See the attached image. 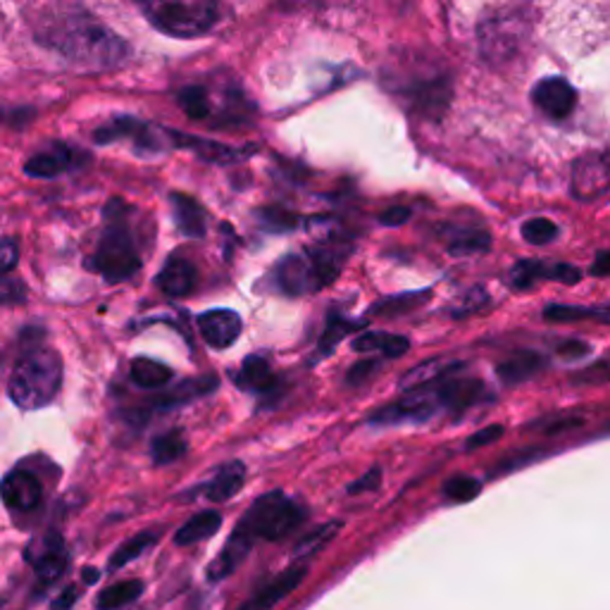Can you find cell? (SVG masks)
Here are the masks:
<instances>
[{
	"mask_svg": "<svg viewBox=\"0 0 610 610\" xmlns=\"http://www.w3.org/2000/svg\"><path fill=\"white\" fill-rule=\"evenodd\" d=\"M48 43L69 60L96 67L115 65L127 53V46L119 41V36L91 17H67L55 24L48 34Z\"/></svg>",
	"mask_w": 610,
	"mask_h": 610,
	"instance_id": "6da1fadb",
	"label": "cell"
},
{
	"mask_svg": "<svg viewBox=\"0 0 610 610\" xmlns=\"http://www.w3.org/2000/svg\"><path fill=\"white\" fill-rule=\"evenodd\" d=\"M63 384V360L55 351H31L12 370L10 401L22 410H39L51 404Z\"/></svg>",
	"mask_w": 610,
	"mask_h": 610,
	"instance_id": "7a4b0ae2",
	"label": "cell"
},
{
	"mask_svg": "<svg viewBox=\"0 0 610 610\" xmlns=\"http://www.w3.org/2000/svg\"><path fill=\"white\" fill-rule=\"evenodd\" d=\"M89 267L103 275L107 284L125 282V279L139 272L141 258L125 217H122L119 201L107 205V227L99 241V249H96L93 258L89 260Z\"/></svg>",
	"mask_w": 610,
	"mask_h": 610,
	"instance_id": "3957f363",
	"label": "cell"
},
{
	"mask_svg": "<svg viewBox=\"0 0 610 610\" xmlns=\"http://www.w3.org/2000/svg\"><path fill=\"white\" fill-rule=\"evenodd\" d=\"M139 5L157 29L179 39L211 31L217 22V0H139Z\"/></svg>",
	"mask_w": 610,
	"mask_h": 610,
	"instance_id": "277c9868",
	"label": "cell"
},
{
	"mask_svg": "<svg viewBox=\"0 0 610 610\" xmlns=\"http://www.w3.org/2000/svg\"><path fill=\"white\" fill-rule=\"evenodd\" d=\"M303 520L305 512L298 504L291 501L284 494L272 492L260 496L258 501L251 506V510L239 522V528L249 532L253 539L282 542Z\"/></svg>",
	"mask_w": 610,
	"mask_h": 610,
	"instance_id": "5b68a950",
	"label": "cell"
},
{
	"mask_svg": "<svg viewBox=\"0 0 610 610\" xmlns=\"http://www.w3.org/2000/svg\"><path fill=\"white\" fill-rule=\"evenodd\" d=\"M275 282L279 291L287 296H303V294H310V291L322 289L320 277H317L315 263L308 251L287 255V258L277 265Z\"/></svg>",
	"mask_w": 610,
	"mask_h": 610,
	"instance_id": "8992f818",
	"label": "cell"
},
{
	"mask_svg": "<svg viewBox=\"0 0 610 610\" xmlns=\"http://www.w3.org/2000/svg\"><path fill=\"white\" fill-rule=\"evenodd\" d=\"M27 560L34 565L36 575L43 584L55 582L67 570V551L65 542L58 532H46L39 539L27 546Z\"/></svg>",
	"mask_w": 610,
	"mask_h": 610,
	"instance_id": "52a82bcc",
	"label": "cell"
},
{
	"mask_svg": "<svg viewBox=\"0 0 610 610\" xmlns=\"http://www.w3.org/2000/svg\"><path fill=\"white\" fill-rule=\"evenodd\" d=\"M442 408L434 389H420V392H408L406 398H401L398 404L382 408L372 415V422L377 424H392V422H420L432 418V415Z\"/></svg>",
	"mask_w": 610,
	"mask_h": 610,
	"instance_id": "ba28073f",
	"label": "cell"
},
{
	"mask_svg": "<svg viewBox=\"0 0 610 610\" xmlns=\"http://www.w3.org/2000/svg\"><path fill=\"white\" fill-rule=\"evenodd\" d=\"M532 99L534 105L551 119L570 117V113L577 105V93L563 77H551L536 84L532 91Z\"/></svg>",
	"mask_w": 610,
	"mask_h": 610,
	"instance_id": "9c48e42d",
	"label": "cell"
},
{
	"mask_svg": "<svg viewBox=\"0 0 610 610\" xmlns=\"http://www.w3.org/2000/svg\"><path fill=\"white\" fill-rule=\"evenodd\" d=\"M610 189V155H592L575 165L572 191L582 201H592Z\"/></svg>",
	"mask_w": 610,
	"mask_h": 610,
	"instance_id": "30bf717a",
	"label": "cell"
},
{
	"mask_svg": "<svg viewBox=\"0 0 610 610\" xmlns=\"http://www.w3.org/2000/svg\"><path fill=\"white\" fill-rule=\"evenodd\" d=\"M0 498H3V504L12 510L29 512L39 506L43 498L41 482L27 470H12L5 474L3 482H0Z\"/></svg>",
	"mask_w": 610,
	"mask_h": 610,
	"instance_id": "8fae6325",
	"label": "cell"
},
{
	"mask_svg": "<svg viewBox=\"0 0 610 610\" xmlns=\"http://www.w3.org/2000/svg\"><path fill=\"white\" fill-rule=\"evenodd\" d=\"M308 575V565H291L284 572L263 587L258 594L251 596V599L243 603L239 610H272L279 601L287 599L291 592H296L301 587V582Z\"/></svg>",
	"mask_w": 610,
	"mask_h": 610,
	"instance_id": "7c38bea8",
	"label": "cell"
},
{
	"mask_svg": "<svg viewBox=\"0 0 610 610\" xmlns=\"http://www.w3.org/2000/svg\"><path fill=\"white\" fill-rule=\"evenodd\" d=\"M243 322L234 310H207L199 317V332L207 346L229 348L239 339Z\"/></svg>",
	"mask_w": 610,
	"mask_h": 610,
	"instance_id": "4fadbf2b",
	"label": "cell"
},
{
	"mask_svg": "<svg viewBox=\"0 0 610 610\" xmlns=\"http://www.w3.org/2000/svg\"><path fill=\"white\" fill-rule=\"evenodd\" d=\"M466 368V365L458 360L448 358H430L420 365H415L404 377H401V392H420V389H432L439 382L454 377L458 370Z\"/></svg>",
	"mask_w": 610,
	"mask_h": 610,
	"instance_id": "5bb4252c",
	"label": "cell"
},
{
	"mask_svg": "<svg viewBox=\"0 0 610 610\" xmlns=\"http://www.w3.org/2000/svg\"><path fill=\"white\" fill-rule=\"evenodd\" d=\"M253 536L249 532H243L241 528L234 530V534L229 536V542L225 544L223 551L217 554V558L211 563V568H207V580L211 582H223L225 577H229L231 572H234L243 560H246V556L251 554V548H253Z\"/></svg>",
	"mask_w": 610,
	"mask_h": 610,
	"instance_id": "9a60e30c",
	"label": "cell"
},
{
	"mask_svg": "<svg viewBox=\"0 0 610 610\" xmlns=\"http://www.w3.org/2000/svg\"><path fill=\"white\" fill-rule=\"evenodd\" d=\"M520 20L522 17H510L504 15L498 20H492L486 24L484 31H482V48H484V55H508L512 53V48H516L522 41V27H520Z\"/></svg>",
	"mask_w": 610,
	"mask_h": 610,
	"instance_id": "2e32d148",
	"label": "cell"
},
{
	"mask_svg": "<svg viewBox=\"0 0 610 610\" xmlns=\"http://www.w3.org/2000/svg\"><path fill=\"white\" fill-rule=\"evenodd\" d=\"M434 394L439 398V406L448 410H462L478 404L484 398V384L480 380H444L434 386Z\"/></svg>",
	"mask_w": 610,
	"mask_h": 610,
	"instance_id": "e0dca14e",
	"label": "cell"
},
{
	"mask_svg": "<svg viewBox=\"0 0 610 610\" xmlns=\"http://www.w3.org/2000/svg\"><path fill=\"white\" fill-rule=\"evenodd\" d=\"M77 153L65 143H55V145H51V149L36 153L31 161L24 165V169H27L29 177L51 179V177L63 175V173H67V169L75 167L77 165Z\"/></svg>",
	"mask_w": 610,
	"mask_h": 610,
	"instance_id": "ac0fdd59",
	"label": "cell"
},
{
	"mask_svg": "<svg viewBox=\"0 0 610 610\" xmlns=\"http://www.w3.org/2000/svg\"><path fill=\"white\" fill-rule=\"evenodd\" d=\"M196 277L199 275L193 263H189L187 258H169L155 282L165 296L181 298V296H189L193 287H196Z\"/></svg>",
	"mask_w": 610,
	"mask_h": 610,
	"instance_id": "d6986e66",
	"label": "cell"
},
{
	"mask_svg": "<svg viewBox=\"0 0 610 610\" xmlns=\"http://www.w3.org/2000/svg\"><path fill=\"white\" fill-rule=\"evenodd\" d=\"M169 203H173L175 223L181 234L191 237V239H201L207 227V217H205L201 203L193 201L191 196H185V193H173V196H169Z\"/></svg>",
	"mask_w": 610,
	"mask_h": 610,
	"instance_id": "ffe728a7",
	"label": "cell"
},
{
	"mask_svg": "<svg viewBox=\"0 0 610 610\" xmlns=\"http://www.w3.org/2000/svg\"><path fill=\"white\" fill-rule=\"evenodd\" d=\"M243 482H246V466H243L241 460L234 462H227L225 468H219V472L213 478V482L207 484L205 496L211 498L213 504H225L229 498H234Z\"/></svg>",
	"mask_w": 610,
	"mask_h": 610,
	"instance_id": "44dd1931",
	"label": "cell"
},
{
	"mask_svg": "<svg viewBox=\"0 0 610 610\" xmlns=\"http://www.w3.org/2000/svg\"><path fill=\"white\" fill-rule=\"evenodd\" d=\"M542 368H546V360L539 356V353L524 351V353H516V356L506 358L504 363H498L496 374L498 380L506 384H520L532 380L534 374H539Z\"/></svg>",
	"mask_w": 610,
	"mask_h": 610,
	"instance_id": "7402d4cb",
	"label": "cell"
},
{
	"mask_svg": "<svg viewBox=\"0 0 610 610\" xmlns=\"http://www.w3.org/2000/svg\"><path fill=\"white\" fill-rule=\"evenodd\" d=\"M219 524H223V516L217 510H203L199 516H193L187 524H181L179 532L175 534V544L189 546L199 544L203 539H211L213 534H217Z\"/></svg>",
	"mask_w": 610,
	"mask_h": 610,
	"instance_id": "603a6c76",
	"label": "cell"
},
{
	"mask_svg": "<svg viewBox=\"0 0 610 610\" xmlns=\"http://www.w3.org/2000/svg\"><path fill=\"white\" fill-rule=\"evenodd\" d=\"M353 348H356L358 353H384L386 358H401L410 348V341L398 334L365 332L353 341Z\"/></svg>",
	"mask_w": 610,
	"mask_h": 610,
	"instance_id": "cb8c5ba5",
	"label": "cell"
},
{
	"mask_svg": "<svg viewBox=\"0 0 610 610\" xmlns=\"http://www.w3.org/2000/svg\"><path fill=\"white\" fill-rule=\"evenodd\" d=\"M237 382H239L241 389H246V392L267 394L275 386V374H272L270 365H267L265 358L251 356V358L243 360Z\"/></svg>",
	"mask_w": 610,
	"mask_h": 610,
	"instance_id": "d4e9b609",
	"label": "cell"
},
{
	"mask_svg": "<svg viewBox=\"0 0 610 610\" xmlns=\"http://www.w3.org/2000/svg\"><path fill=\"white\" fill-rule=\"evenodd\" d=\"M544 317L551 322L594 320L601 325H610V305H596V308H582V305H548V308H544Z\"/></svg>",
	"mask_w": 610,
	"mask_h": 610,
	"instance_id": "484cf974",
	"label": "cell"
},
{
	"mask_svg": "<svg viewBox=\"0 0 610 610\" xmlns=\"http://www.w3.org/2000/svg\"><path fill=\"white\" fill-rule=\"evenodd\" d=\"M131 382L141 389H161L173 380V370L153 358H137L131 363Z\"/></svg>",
	"mask_w": 610,
	"mask_h": 610,
	"instance_id": "4316f807",
	"label": "cell"
},
{
	"mask_svg": "<svg viewBox=\"0 0 610 610\" xmlns=\"http://www.w3.org/2000/svg\"><path fill=\"white\" fill-rule=\"evenodd\" d=\"M141 594H143V582L141 580L119 582V584H113V587H107L99 594V599H96V608H99V610L125 608L131 601H137Z\"/></svg>",
	"mask_w": 610,
	"mask_h": 610,
	"instance_id": "83f0119b",
	"label": "cell"
},
{
	"mask_svg": "<svg viewBox=\"0 0 610 610\" xmlns=\"http://www.w3.org/2000/svg\"><path fill=\"white\" fill-rule=\"evenodd\" d=\"M187 450H189L187 436L177 430L155 436L151 444V456L155 466H169V462L185 458Z\"/></svg>",
	"mask_w": 610,
	"mask_h": 610,
	"instance_id": "f1b7e54d",
	"label": "cell"
},
{
	"mask_svg": "<svg viewBox=\"0 0 610 610\" xmlns=\"http://www.w3.org/2000/svg\"><path fill=\"white\" fill-rule=\"evenodd\" d=\"M341 532V522H327L322 528H317L315 532H310L308 536H303V539L296 544L294 548V556L305 563V560L315 558L317 554H322L327 544L334 542V536Z\"/></svg>",
	"mask_w": 610,
	"mask_h": 610,
	"instance_id": "f546056e",
	"label": "cell"
},
{
	"mask_svg": "<svg viewBox=\"0 0 610 610\" xmlns=\"http://www.w3.org/2000/svg\"><path fill=\"white\" fill-rule=\"evenodd\" d=\"M492 246V237L482 229H460L448 241V253L454 255H472V253H484Z\"/></svg>",
	"mask_w": 610,
	"mask_h": 610,
	"instance_id": "4dcf8cb0",
	"label": "cell"
},
{
	"mask_svg": "<svg viewBox=\"0 0 610 610\" xmlns=\"http://www.w3.org/2000/svg\"><path fill=\"white\" fill-rule=\"evenodd\" d=\"M155 542H157V534L153 532H141L137 536H131V539L127 544H122L119 551H115L113 558H110V570L125 568L134 558H139L145 548H151Z\"/></svg>",
	"mask_w": 610,
	"mask_h": 610,
	"instance_id": "1f68e13d",
	"label": "cell"
},
{
	"mask_svg": "<svg viewBox=\"0 0 610 610\" xmlns=\"http://www.w3.org/2000/svg\"><path fill=\"white\" fill-rule=\"evenodd\" d=\"M179 105L187 110V115L193 119L213 117V101L211 91L203 87H187L179 93Z\"/></svg>",
	"mask_w": 610,
	"mask_h": 610,
	"instance_id": "d6a6232c",
	"label": "cell"
},
{
	"mask_svg": "<svg viewBox=\"0 0 610 610\" xmlns=\"http://www.w3.org/2000/svg\"><path fill=\"white\" fill-rule=\"evenodd\" d=\"M522 237L532 246H546V243H551L558 237V227L546 217H532L522 225Z\"/></svg>",
	"mask_w": 610,
	"mask_h": 610,
	"instance_id": "836d02e7",
	"label": "cell"
},
{
	"mask_svg": "<svg viewBox=\"0 0 610 610\" xmlns=\"http://www.w3.org/2000/svg\"><path fill=\"white\" fill-rule=\"evenodd\" d=\"M548 277V267L536 260H522L510 272V284L516 289H530L536 279Z\"/></svg>",
	"mask_w": 610,
	"mask_h": 610,
	"instance_id": "e575fe53",
	"label": "cell"
},
{
	"mask_svg": "<svg viewBox=\"0 0 610 610\" xmlns=\"http://www.w3.org/2000/svg\"><path fill=\"white\" fill-rule=\"evenodd\" d=\"M424 298H427V294H404V296L386 298L374 305V315H384V317L404 315L406 310H412V308H418V305H422Z\"/></svg>",
	"mask_w": 610,
	"mask_h": 610,
	"instance_id": "d590c367",
	"label": "cell"
},
{
	"mask_svg": "<svg viewBox=\"0 0 610 610\" xmlns=\"http://www.w3.org/2000/svg\"><path fill=\"white\" fill-rule=\"evenodd\" d=\"M480 482L478 480H472V478H466V474H458V478H450L446 484H444V494L448 498H454V501L458 504H466V501H472L474 496L480 494Z\"/></svg>",
	"mask_w": 610,
	"mask_h": 610,
	"instance_id": "8d00e7d4",
	"label": "cell"
},
{
	"mask_svg": "<svg viewBox=\"0 0 610 610\" xmlns=\"http://www.w3.org/2000/svg\"><path fill=\"white\" fill-rule=\"evenodd\" d=\"M572 384H577V386L610 384V358L601 360V363H594V365H589V368L572 374Z\"/></svg>",
	"mask_w": 610,
	"mask_h": 610,
	"instance_id": "74e56055",
	"label": "cell"
},
{
	"mask_svg": "<svg viewBox=\"0 0 610 610\" xmlns=\"http://www.w3.org/2000/svg\"><path fill=\"white\" fill-rule=\"evenodd\" d=\"M260 225L270 231H291L298 225V217L284 207H265L260 211Z\"/></svg>",
	"mask_w": 610,
	"mask_h": 610,
	"instance_id": "f35d334b",
	"label": "cell"
},
{
	"mask_svg": "<svg viewBox=\"0 0 610 610\" xmlns=\"http://www.w3.org/2000/svg\"><path fill=\"white\" fill-rule=\"evenodd\" d=\"M27 301V287L20 279L0 275V305H15Z\"/></svg>",
	"mask_w": 610,
	"mask_h": 610,
	"instance_id": "ab89813d",
	"label": "cell"
},
{
	"mask_svg": "<svg viewBox=\"0 0 610 610\" xmlns=\"http://www.w3.org/2000/svg\"><path fill=\"white\" fill-rule=\"evenodd\" d=\"M587 424V420L582 418V415H563V418H554L551 422L542 424V430L546 436H556V434H565V432H575L582 430V427Z\"/></svg>",
	"mask_w": 610,
	"mask_h": 610,
	"instance_id": "60d3db41",
	"label": "cell"
},
{
	"mask_svg": "<svg viewBox=\"0 0 610 610\" xmlns=\"http://www.w3.org/2000/svg\"><path fill=\"white\" fill-rule=\"evenodd\" d=\"M348 332H351V325L341 322L339 317H332V320H329V325H327V329H325V336H322V341H320L322 356H327L329 351H332L334 346H339V341L344 339Z\"/></svg>",
	"mask_w": 610,
	"mask_h": 610,
	"instance_id": "b9f144b4",
	"label": "cell"
},
{
	"mask_svg": "<svg viewBox=\"0 0 610 610\" xmlns=\"http://www.w3.org/2000/svg\"><path fill=\"white\" fill-rule=\"evenodd\" d=\"M504 432H506V427H504V424H490V427H484V430L474 432V434L468 439L466 448H468V450H478V448L490 446V444L498 442V439L504 436Z\"/></svg>",
	"mask_w": 610,
	"mask_h": 610,
	"instance_id": "7bdbcfd3",
	"label": "cell"
},
{
	"mask_svg": "<svg viewBox=\"0 0 610 610\" xmlns=\"http://www.w3.org/2000/svg\"><path fill=\"white\" fill-rule=\"evenodd\" d=\"M486 303H490V294H486L484 289H472L470 294H466V298H462V303L456 305L454 315L466 317V315H472V313H480Z\"/></svg>",
	"mask_w": 610,
	"mask_h": 610,
	"instance_id": "ee69618b",
	"label": "cell"
},
{
	"mask_svg": "<svg viewBox=\"0 0 610 610\" xmlns=\"http://www.w3.org/2000/svg\"><path fill=\"white\" fill-rule=\"evenodd\" d=\"M20 260V249L15 239H0V275H8Z\"/></svg>",
	"mask_w": 610,
	"mask_h": 610,
	"instance_id": "f6af8a7d",
	"label": "cell"
},
{
	"mask_svg": "<svg viewBox=\"0 0 610 610\" xmlns=\"http://www.w3.org/2000/svg\"><path fill=\"white\" fill-rule=\"evenodd\" d=\"M377 370H380V360H360L348 370L346 382L348 384H363V382H368Z\"/></svg>",
	"mask_w": 610,
	"mask_h": 610,
	"instance_id": "bcb514c9",
	"label": "cell"
},
{
	"mask_svg": "<svg viewBox=\"0 0 610 610\" xmlns=\"http://www.w3.org/2000/svg\"><path fill=\"white\" fill-rule=\"evenodd\" d=\"M382 482V470L380 468H370L368 472L363 474L360 480L348 484V494H365V492H374L377 486Z\"/></svg>",
	"mask_w": 610,
	"mask_h": 610,
	"instance_id": "7dc6e473",
	"label": "cell"
},
{
	"mask_svg": "<svg viewBox=\"0 0 610 610\" xmlns=\"http://www.w3.org/2000/svg\"><path fill=\"white\" fill-rule=\"evenodd\" d=\"M580 270L572 265H551L548 267V277L546 279H556V282H563V284H577L580 282Z\"/></svg>",
	"mask_w": 610,
	"mask_h": 610,
	"instance_id": "c3c4849f",
	"label": "cell"
},
{
	"mask_svg": "<svg viewBox=\"0 0 610 610\" xmlns=\"http://www.w3.org/2000/svg\"><path fill=\"white\" fill-rule=\"evenodd\" d=\"M589 353V346L587 344H582V341H565V344H560L558 346V356L560 358H568V360H577L582 356H587Z\"/></svg>",
	"mask_w": 610,
	"mask_h": 610,
	"instance_id": "681fc988",
	"label": "cell"
},
{
	"mask_svg": "<svg viewBox=\"0 0 610 610\" xmlns=\"http://www.w3.org/2000/svg\"><path fill=\"white\" fill-rule=\"evenodd\" d=\"M408 219H410V211H408V207H392V211L382 213L380 223H382L384 227H398V225L408 223Z\"/></svg>",
	"mask_w": 610,
	"mask_h": 610,
	"instance_id": "f907efd6",
	"label": "cell"
},
{
	"mask_svg": "<svg viewBox=\"0 0 610 610\" xmlns=\"http://www.w3.org/2000/svg\"><path fill=\"white\" fill-rule=\"evenodd\" d=\"M594 277H610V251H603L596 255V260L592 265Z\"/></svg>",
	"mask_w": 610,
	"mask_h": 610,
	"instance_id": "816d5d0a",
	"label": "cell"
},
{
	"mask_svg": "<svg viewBox=\"0 0 610 610\" xmlns=\"http://www.w3.org/2000/svg\"><path fill=\"white\" fill-rule=\"evenodd\" d=\"M75 601H77V589L69 587V589H65L63 594L58 596L53 610H69L72 606H75Z\"/></svg>",
	"mask_w": 610,
	"mask_h": 610,
	"instance_id": "f5cc1de1",
	"label": "cell"
},
{
	"mask_svg": "<svg viewBox=\"0 0 610 610\" xmlns=\"http://www.w3.org/2000/svg\"><path fill=\"white\" fill-rule=\"evenodd\" d=\"M536 458H539V450H528V454H520L518 458L504 462V470H516V468L522 466V462H524V466H528V462H532Z\"/></svg>",
	"mask_w": 610,
	"mask_h": 610,
	"instance_id": "db71d44e",
	"label": "cell"
},
{
	"mask_svg": "<svg viewBox=\"0 0 610 610\" xmlns=\"http://www.w3.org/2000/svg\"><path fill=\"white\" fill-rule=\"evenodd\" d=\"M99 577H101V572H99V570H93V568L84 570V580H87V584H93Z\"/></svg>",
	"mask_w": 610,
	"mask_h": 610,
	"instance_id": "11a10c76",
	"label": "cell"
},
{
	"mask_svg": "<svg viewBox=\"0 0 610 610\" xmlns=\"http://www.w3.org/2000/svg\"><path fill=\"white\" fill-rule=\"evenodd\" d=\"M0 606H3V601H0Z\"/></svg>",
	"mask_w": 610,
	"mask_h": 610,
	"instance_id": "9f6ffc18",
	"label": "cell"
}]
</instances>
